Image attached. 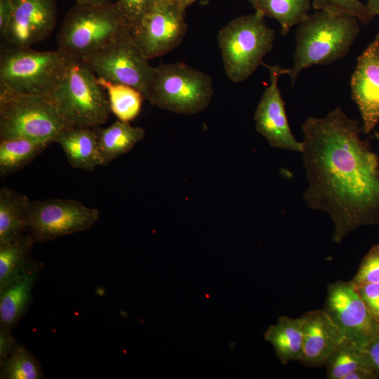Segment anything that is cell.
I'll list each match as a JSON object with an SVG mask.
<instances>
[{"instance_id":"cell-20","label":"cell","mask_w":379,"mask_h":379,"mask_svg":"<svg viewBox=\"0 0 379 379\" xmlns=\"http://www.w3.org/2000/svg\"><path fill=\"white\" fill-rule=\"evenodd\" d=\"M264 338L272 344L282 364L286 365L291 361H300L303 339L300 317H280L276 324L267 328Z\"/></svg>"},{"instance_id":"cell-23","label":"cell","mask_w":379,"mask_h":379,"mask_svg":"<svg viewBox=\"0 0 379 379\" xmlns=\"http://www.w3.org/2000/svg\"><path fill=\"white\" fill-rule=\"evenodd\" d=\"M48 145L25 138L0 140L1 176H7L25 167Z\"/></svg>"},{"instance_id":"cell-36","label":"cell","mask_w":379,"mask_h":379,"mask_svg":"<svg viewBox=\"0 0 379 379\" xmlns=\"http://www.w3.org/2000/svg\"><path fill=\"white\" fill-rule=\"evenodd\" d=\"M77 4L80 5H105L116 1V0H74Z\"/></svg>"},{"instance_id":"cell-35","label":"cell","mask_w":379,"mask_h":379,"mask_svg":"<svg viewBox=\"0 0 379 379\" xmlns=\"http://www.w3.org/2000/svg\"><path fill=\"white\" fill-rule=\"evenodd\" d=\"M378 377L372 369L359 368L346 375L343 379H375Z\"/></svg>"},{"instance_id":"cell-40","label":"cell","mask_w":379,"mask_h":379,"mask_svg":"<svg viewBox=\"0 0 379 379\" xmlns=\"http://www.w3.org/2000/svg\"><path fill=\"white\" fill-rule=\"evenodd\" d=\"M248 2H250L253 6L255 8V6H256V4H257V1L258 0H247Z\"/></svg>"},{"instance_id":"cell-1","label":"cell","mask_w":379,"mask_h":379,"mask_svg":"<svg viewBox=\"0 0 379 379\" xmlns=\"http://www.w3.org/2000/svg\"><path fill=\"white\" fill-rule=\"evenodd\" d=\"M307 205L327 213L332 240L358 227L379 224V161L361 139V126L339 107L302 125Z\"/></svg>"},{"instance_id":"cell-8","label":"cell","mask_w":379,"mask_h":379,"mask_svg":"<svg viewBox=\"0 0 379 379\" xmlns=\"http://www.w3.org/2000/svg\"><path fill=\"white\" fill-rule=\"evenodd\" d=\"M213 94L212 78L185 63H160L154 67L147 100L153 105L181 114L206 109Z\"/></svg>"},{"instance_id":"cell-24","label":"cell","mask_w":379,"mask_h":379,"mask_svg":"<svg viewBox=\"0 0 379 379\" xmlns=\"http://www.w3.org/2000/svg\"><path fill=\"white\" fill-rule=\"evenodd\" d=\"M98 81L107 93L111 112L119 121L129 122L138 116L145 99L138 90L101 77H98Z\"/></svg>"},{"instance_id":"cell-27","label":"cell","mask_w":379,"mask_h":379,"mask_svg":"<svg viewBox=\"0 0 379 379\" xmlns=\"http://www.w3.org/2000/svg\"><path fill=\"white\" fill-rule=\"evenodd\" d=\"M1 379H41L44 374L41 364L24 346L19 345L6 359L0 361Z\"/></svg>"},{"instance_id":"cell-28","label":"cell","mask_w":379,"mask_h":379,"mask_svg":"<svg viewBox=\"0 0 379 379\" xmlns=\"http://www.w3.org/2000/svg\"><path fill=\"white\" fill-rule=\"evenodd\" d=\"M312 4L317 11L352 15L361 23H367L373 18L366 4L360 0H312Z\"/></svg>"},{"instance_id":"cell-30","label":"cell","mask_w":379,"mask_h":379,"mask_svg":"<svg viewBox=\"0 0 379 379\" xmlns=\"http://www.w3.org/2000/svg\"><path fill=\"white\" fill-rule=\"evenodd\" d=\"M159 0H116L131 30Z\"/></svg>"},{"instance_id":"cell-17","label":"cell","mask_w":379,"mask_h":379,"mask_svg":"<svg viewBox=\"0 0 379 379\" xmlns=\"http://www.w3.org/2000/svg\"><path fill=\"white\" fill-rule=\"evenodd\" d=\"M69 164L75 168L91 171L102 166V158L95 128L67 126L56 138Z\"/></svg>"},{"instance_id":"cell-42","label":"cell","mask_w":379,"mask_h":379,"mask_svg":"<svg viewBox=\"0 0 379 379\" xmlns=\"http://www.w3.org/2000/svg\"><path fill=\"white\" fill-rule=\"evenodd\" d=\"M378 335H379V327H378Z\"/></svg>"},{"instance_id":"cell-21","label":"cell","mask_w":379,"mask_h":379,"mask_svg":"<svg viewBox=\"0 0 379 379\" xmlns=\"http://www.w3.org/2000/svg\"><path fill=\"white\" fill-rule=\"evenodd\" d=\"M102 166H107L114 159L128 152L145 135L141 127L131 126L129 122L117 121L111 126L102 128L95 127Z\"/></svg>"},{"instance_id":"cell-26","label":"cell","mask_w":379,"mask_h":379,"mask_svg":"<svg viewBox=\"0 0 379 379\" xmlns=\"http://www.w3.org/2000/svg\"><path fill=\"white\" fill-rule=\"evenodd\" d=\"M324 366L328 379H343L346 375L359 368L374 371L364 350L346 339L333 352Z\"/></svg>"},{"instance_id":"cell-6","label":"cell","mask_w":379,"mask_h":379,"mask_svg":"<svg viewBox=\"0 0 379 379\" xmlns=\"http://www.w3.org/2000/svg\"><path fill=\"white\" fill-rule=\"evenodd\" d=\"M259 11L231 20L218 34L224 69L234 83L248 79L272 48L275 30L269 27Z\"/></svg>"},{"instance_id":"cell-2","label":"cell","mask_w":379,"mask_h":379,"mask_svg":"<svg viewBox=\"0 0 379 379\" xmlns=\"http://www.w3.org/2000/svg\"><path fill=\"white\" fill-rule=\"evenodd\" d=\"M298 25L293 63L288 74L292 83L307 67L345 57L359 33L357 18L324 11L308 15Z\"/></svg>"},{"instance_id":"cell-5","label":"cell","mask_w":379,"mask_h":379,"mask_svg":"<svg viewBox=\"0 0 379 379\" xmlns=\"http://www.w3.org/2000/svg\"><path fill=\"white\" fill-rule=\"evenodd\" d=\"M52 102L68 126L95 128L104 124L111 112L95 74L82 60L70 56Z\"/></svg>"},{"instance_id":"cell-7","label":"cell","mask_w":379,"mask_h":379,"mask_svg":"<svg viewBox=\"0 0 379 379\" xmlns=\"http://www.w3.org/2000/svg\"><path fill=\"white\" fill-rule=\"evenodd\" d=\"M67 126L51 100L0 89V140L25 138L50 145Z\"/></svg>"},{"instance_id":"cell-38","label":"cell","mask_w":379,"mask_h":379,"mask_svg":"<svg viewBox=\"0 0 379 379\" xmlns=\"http://www.w3.org/2000/svg\"><path fill=\"white\" fill-rule=\"evenodd\" d=\"M180 9L185 11V9L194 3L197 0H169Z\"/></svg>"},{"instance_id":"cell-34","label":"cell","mask_w":379,"mask_h":379,"mask_svg":"<svg viewBox=\"0 0 379 379\" xmlns=\"http://www.w3.org/2000/svg\"><path fill=\"white\" fill-rule=\"evenodd\" d=\"M14 10L13 0H0V32L2 36L7 28Z\"/></svg>"},{"instance_id":"cell-4","label":"cell","mask_w":379,"mask_h":379,"mask_svg":"<svg viewBox=\"0 0 379 379\" xmlns=\"http://www.w3.org/2000/svg\"><path fill=\"white\" fill-rule=\"evenodd\" d=\"M67 60L68 55L60 49L39 51L3 42L0 51V89L41 96L52 102Z\"/></svg>"},{"instance_id":"cell-22","label":"cell","mask_w":379,"mask_h":379,"mask_svg":"<svg viewBox=\"0 0 379 379\" xmlns=\"http://www.w3.org/2000/svg\"><path fill=\"white\" fill-rule=\"evenodd\" d=\"M34 241L27 234L17 240L0 244V289L25 275L39 262L32 258Z\"/></svg>"},{"instance_id":"cell-18","label":"cell","mask_w":379,"mask_h":379,"mask_svg":"<svg viewBox=\"0 0 379 379\" xmlns=\"http://www.w3.org/2000/svg\"><path fill=\"white\" fill-rule=\"evenodd\" d=\"M44 264L39 262L23 277L0 289V326L11 331L25 314L32 299V289Z\"/></svg>"},{"instance_id":"cell-15","label":"cell","mask_w":379,"mask_h":379,"mask_svg":"<svg viewBox=\"0 0 379 379\" xmlns=\"http://www.w3.org/2000/svg\"><path fill=\"white\" fill-rule=\"evenodd\" d=\"M350 88L362 119V131L368 134L379 121V55L372 42L357 58Z\"/></svg>"},{"instance_id":"cell-11","label":"cell","mask_w":379,"mask_h":379,"mask_svg":"<svg viewBox=\"0 0 379 379\" xmlns=\"http://www.w3.org/2000/svg\"><path fill=\"white\" fill-rule=\"evenodd\" d=\"M187 29L185 11L169 0H159L131 30V35L136 46L149 60L178 46Z\"/></svg>"},{"instance_id":"cell-29","label":"cell","mask_w":379,"mask_h":379,"mask_svg":"<svg viewBox=\"0 0 379 379\" xmlns=\"http://www.w3.org/2000/svg\"><path fill=\"white\" fill-rule=\"evenodd\" d=\"M351 281L356 286L379 282V244L374 245L365 255Z\"/></svg>"},{"instance_id":"cell-33","label":"cell","mask_w":379,"mask_h":379,"mask_svg":"<svg viewBox=\"0 0 379 379\" xmlns=\"http://www.w3.org/2000/svg\"><path fill=\"white\" fill-rule=\"evenodd\" d=\"M362 349L367 355L373 369L379 376V335L371 339Z\"/></svg>"},{"instance_id":"cell-32","label":"cell","mask_w":379,"mask_h":379,"mask_svg":"<svg viewBox=\"0 0 379 379\" xmlns=\"http://www.w3.org/2000/svg\"><path fill=\"white\" fill-rule=\"evenodd\" d=\"M18 345L11 331L0 326V359L7 358Z\"/></svg>"},{"instance_id":"cell-12","label":"cell","mask_w":379,"mask_h":379,"mask_svg":"<svg viewBox=\"0 0 379 379\" xmlns=\"http://www.w3.org/2000/svg\"><path fill=\"white\" fill-rule=\"evenodd\" d=\"M323 310L345 338L361 349L378 335V325L368 313L352 281L331 283Z\"/></svg>"},{"instance_id":"cell-10","label":"cell","mask_w":379,"mask_h":379,"mask_svg":"<svg viewBox=\"0 0 379 379\" xmlns=\"http://www.w3.org/2000/svg\"><path fill=\"white\" fill-rule=\"evenodd\" d=\"M98 76L112 82L131 86L148 99L154 67L136 46L132 35L120 39L82 60Z\"/></svg>"},{"instance_id":"cell-39","label":"cell","mask_w":379,"mask_h":379,"mask_svg":"<svg viewBox=\"0 0 379 379\" xmlns=\"http://www.w3.org/2000/svg\"><path fill=\"white\" fill-rule=\"evenodd\" d=\"M374 45V47L379 55V33L376 36L375 39L372 41Z\"/></svg>"},{"instance_id":"cell-19","label":"cell","mask_w":379,"mask_h":379,"mask_svg":"<svg viewBox=\"0 0 379 379\" xmlns=\"http://www.w3.org/2000/svg\"><path fill=\"white\" fill-rule=\"evenodd\" d=\"M31 201L25 194L3 187L0 190V244L27 234V212Z\"/></svg>"},{"instance_id":"cell-31","label":"cell","mask_w":379,"mask_h":379,"mask_svg":"<svg viewBox=\"0 0 379 379\" xmlns=\"http://www.w3.org/2000/svg\"><path fill=\"white\" fill-rule=\"evenodd\" d=\"M354 286L368 313L379 327V282Z\"/></svg>"},{"instance_id":"cell-16","label":"cell","mask_w":379,"mask_h":379,"mask_svg":"<svg viewBox=\"0 0 379 379\" xmlns=\"http://www.w3.org/2000/svg\"><path fill=\"white\" fill-rule=\"evenodd\" d=\"M300 319L303 335L300 363L308 367L324 366L345 337L323 309L309 311Z\"/></svg>"},{"instance_id":"cell-14","label":"cell","mask_w":379,"mask_h":379,"mask_svg":"<svg viewBox=\"0 0 379 379\" xmlns=\"http://www.w3.org/2000/svg\"><path fill=\"white\" fill-rule=\"evenodd\" d=\"M11 20L6 29L3 42L30 47L47 38L57 20L55 0H13Z\"/></svg>"},{"instance_id":"cell-25","label":"cell","mask_w":379,"mask_h":379,"mask_svg":"<svg viewBox=\"0 0 379 379\" xmlns=\"http://www.w3.org/2000/svg\"><path fill=\"white\" fill-rule=\"evenodd\" d=\"M310 5L311 0H258L254 8L276 20L281 34L286 35L308 16Z\"/></svg>"},{"instance_id":"cell-9","label":"cell","mask_w":379,"mask_h":379,"mask_svg":"<svg viewBox=\"0 0 379 379\" xmlns=\"http://www.w3.org/2000/svg\"><path fill=\"white\" fill-rule=\"evenodd\" d=\"M100 211L72 199H46L31 201L27 234L34 243H46L88 230L98 220Z\"/></svg>"},{"instance_id":"cell-37","label":"cell","mask_w":379,"mask_h":379,"mask_svg":"<svg viewBox=\"0 0 379 379\" xmlns=\"http://www.w3.org/2000/svg\"><path fill=\"white\" fill-rule=\"evenodd\" d=\"M366 5L371 15L374 17L379 15V0H366Z\"/></svg>"},{"instance_id":"cell-41","label":"cell","mask_w":379,"mask_h":379,"mask_svg":"<svg viewBox=\"0 0 379 379\" xmlns=\"http://www.w3.org/2000/svg\"><path fill=\"white\" fill-rule=\"evenodd\" d=\"M375 137L376 138V139H377V140L378 141V143H379V132L375 133Z\"/></svg>"},{"instance_id":"cell-3","label":"cell","mask_w":379,"mask_h":379,"mask_svg":"<svg viewBox=\"0 0 379 379\" xmlns=\"http://www.w3.org/2000/svg\"><path fill=\"white\" fill-rule=\"evenodd\" d=\"M131 34V25L117 1L98 6L76 4L61 25L58 49L83 60Z\"/></svg>"},{"instance_id":"cell-13","label":"cell","mask_w":379,"mask_h":379,"mask_svg":"<svg viewBox=\"0 0 379 379\" xmlns=\"http://www.w3.org/2000/svg\"><path fill=\"white\" fill-rule=\"evenodd\" d=\"M266 67L270 72V84L264 91L255 112V129L271 147L302 152V143L293 135L278 87L279 77L288 74V69H284L279 65Z\"/></svg>"}]
</instances>
